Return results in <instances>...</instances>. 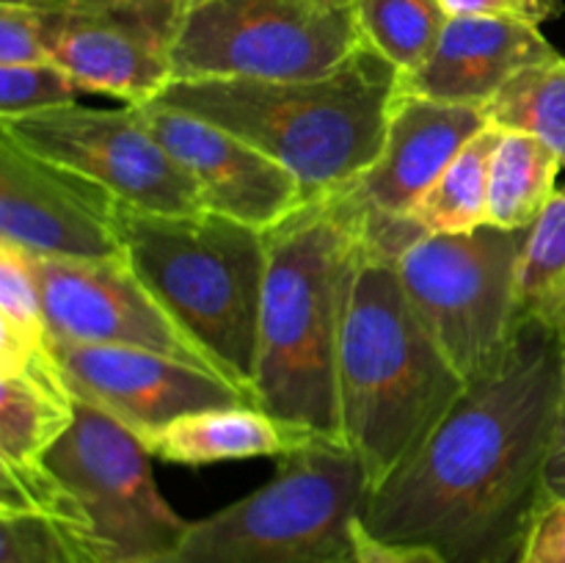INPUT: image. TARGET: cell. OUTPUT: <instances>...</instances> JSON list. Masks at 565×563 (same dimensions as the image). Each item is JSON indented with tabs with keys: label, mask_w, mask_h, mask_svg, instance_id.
Segmentation results:
<instances>
[{
	"label": "cell",
	"mask_w": 565,
	"mask_h": 563,
	"mask_svg": "<svg viewBox=\"0 0 565 563\" xmlns=\"http://www.w3.org/2000/svg\"><path fill=\"white\" fill-rule=\"evenodd\" d=\"M561 386L557 329L522 318L497 370L467 384L423 447L367 491L364 528L384 541L430 546L447 563H519L550 497Z\"/></svg>",
	"instance_id": "6da1fadb"
},
{
	"label": "cell",
	"mask_w": 565,
	"mask_h": 563,
	"mask_svg": "<svg viewBox=\"0 0 565 563\" xmlns=\"http://www.w3.org/2000/svg\"><path fill=\"white\" fill-rule=\"evenodd\" d=\"M254 406L342 445L340 342L364 254L337 193L309 199L265 232Z\"/></svg>",
	"instance_id": "7a4b0ae2"
},
{
	"label": "cell",
	"mask_w": 565,
	"mask_h": 563,
	"mask_svg": "<svg viewBox=\"0 0 565 563\" xmlns=\"http://www.w3.org/2000/svg\"><path fill=\"white\" fill-rule=\"evenodd\" d=\"M401 72L364 44L303 81H171L160 103L235 132L301 180L309 199L351 185L379 158Z\"/></svg>",
	"instance_id": "3957f363"
},
{
	"label": "cell",
	"mask_w": 565,
	"mask_h": 563,
	"mask_svg": "<svg viewBox=\"0 0 565 563\" xmlns=\"http://www.w3.org/2000/svg\"><path fill=\"white\" fill-rule=\"evenodd\" d=\"M463 390L395 263L364 246L340 342V419L370 489L423 447Z\"/></svg>",
	"instance_id": "277c9868"
},
{
	"label": "cell",
	"mask_w": 565,
	"mask_h": 563,
	"mask_svg": "<svg viewBox=\"0 0 565 563\" xmlns=\"http://www.w3.org/2000/svg\"><path fill=\"white\" fill-rule=\"evenodd\" d=\"M119 235L149 290L254 403L265 232L213 210L147 213L121 202Z\"/></svg>",
	"instance_id": "5b68a950"
},
{
	"label": "cell",
	"mask_w": 565,
	"mask_h": 563,
	"mask_svg": "<svg viewBox=\"0 0 565 563\" xmlns=\"http://www.w3.org/2000/svg\"><path fill=\"white\" fill-rule=\"evenodd\" d=\"M370 484L345 445L315 439L276 458L274 478L188 524L149 563H353V524Z\"/></svg>",
	"instance_id": "8992f818"
},
{
	"label": "cell",
	"mask_w": 565,
	"mask_h": 563,
	"mask_svg": "<svg viewBox=\"0 0 565 563\" xmlns=\"http://www.w3.org/2000/svg\"><path fill=\"white\" fill-rule=\"evenodd\" d=\"M364 47L351 9L318 0H185L171 81H303Z\"/></svg>",
	"instance_id": "52a82bcc"
},
{
	"label": "cell",
	"mask_w": 565,
	"mask_h": 563,
	"mask_svg": "<svg viewBox=\"0 0 565 563\" xmlns=\"http://www.w3.org/2000/svg\"><path fill=\"white\" fill-rule=\"evenodd\" d=\"M527 230L483 224L425 235L395 259L406 296L467 384L505 359L516 334V268Z\"/></svg>",
	"instance_id": "ba28073f"
},
{
	"label": "cell",
	"mask_w": 565,
	"mask_h": 563,
	"mask_svg": "<svg viewBox=\"0 0 565 563\" xmlns=\"http://www.w3.org/2000/svg\"><path fill=\"white\" fill-rule=\"evenodd\" d=\"M44 461L86 519L99 563H149L180 544L191 519L160 495L152 453L110 414L77 401L75 425Z\"/></svg>",
	"instance_id": "9c48e42d"
},
{
	"label": "cell",
	"mask_w": 565,
	"mask_h": 563,
	"mask_svg": "<svg viewBox=\"0 0 565 563\" xmlns=\"http://www.w3.org/2000/svg\"><path fill=\"white\" fill-rule=\"evenodd\" d=\"M0 132L28 152L88 177L119 202L147 213L204 210L193 177L143 125L136 105L64 108L0 119Z\"/></svg>",
	"instance_id": "30bf717a"
},
{
	"label": "cell",
	"mask_w": 565,
	"mask_h": 563,
	"mask_svg": "<svg viewBox=\"0 0 565 563\" xmlns=\"http://www.w3.org/2000/svg\"><path fill=\"white\" fill-rule=\"evenodd\" d=\"M33 6L50 61L81 92L152 103L171 83V42L185 0H22Z\"/></svg>",
	"instance_id": "8fae6325"
},
{
	"label": "cell",
	"mask_w": 565,
	"mask_h": 563,
	"mask_svg": "<svg viewBox=\"0 0 565 563\" xmlns=\"http://www.w3.org/2000/svg\"><path fill=\"white\" fill-rule=\"evenodd\" d=\"M33 263L53 342L141 348L224 375L127 257L55 259L33 254Z\"/></svg>",
	"instance_id": "7c38bea8"
},
{
	"label": "cell",
	"mask_w": 565,
	"mask_h": 563,
	"mask_svg": "<svg viewBox=\"0 0 565 563\" xmlns=\"http://www.w3.org/2000/svg\"><path fill=\"white\" fill-rule=\"evenodd\" d=\"M121 202L88 177L0 132V241L36 257H125Z\"/></svg>",
	"instance_id": "4fadbf2b"
},
{
	"label": "cell",
	"mask_w": 565,
	"mask_h": 563,
	"mask_svg": "<svg viewBox=\"0 0 565 563\" xmlns=\"http://www.w3.org/2000/svg\"><path fill=\"white\" fill-rule=\"evenodd\" d=\"M53 351L77 401L119 419L138 439L182 414L252 403L224 375L166 353L81 342H53Z\"/></svg>",
	"instance_id": "5bb4252c"
},
{
	"label": "cell",
	"mask_w": 565,
	"mask_h": 563,
	"mask_svg": "<svg viewBox=\"0 0 565 563\" xmlns=\"http://www.w3.org/2000/svg\"><path fill=\"white\" fill-rule=\"evenodd\" d=\"M136 108L166 152L193 177L204 210L268 232L309 202L292 171L235 132L160 99Z\"/></svg>",
	"instance_id": "9a60e30c"
},
{
	"label": "cell",
	"mask_w": 565,
	"mask_h": 563,
	"mask_svg": "<svg viewBox=\"0 0 565 563\" xmlns=\"http://www.w3.org/2000/svg\"><path fill=\"white\" fill-rule=\"evenodd\" d=\"M486 127L489 119L480 108L414 97L397 88L379 158L334 193L353 215L408 219L452 158Z\"/></svg>",
	"instance_id": "2e32d148"
},
{
	"label": "cell",
	"mask_w": 565,
	"mask_h": 563,
	"mask_svg": "<svg viewBox=\"0 0 565 563\" xmlns=\"http://www.w3.org/2000/svg\"><path fill=\"white\" fill-rule=\"evenodd\" d=\"M557 55L539 25L452 14L434 55L417 72L401 75V92L483 110L516 72Z\"/></svg>",
	"instance_id": "e0dca14e"
},
{
	"label": "cell",
	"mask_w": 565,
	"mask_h": 563,
	"mask_svg": "<svg viewBox=\"0 0 565 563\" xmlns=\"http://www.w3.org/2000/svg\"><path fill=\"white\" fill-rule=\"evenodd\" d=\"M323 439L301 425L285 423L254 403L210 406L182 414L154 434L143 436V447L166 464L177 467H207L246 458H281Z\"/></svg>",
	"instance_id": "ac0fdd59"
},
{
	"label": "cell",
	"mask_w": 565,
	"mask_h": 563,
	"mask_svg": "<svg viewBox=\"0 0 565 563\" xmlns=\"http://www.w3.org/2000/svg\"><path fill=\"white\" fill-rule=\"evenodd\" d=\"M77 397L58 357L0 373V461H44L75 425Z\"/></svg>",
	"instance_id": "d6986e66"
},
{
	"label": "cell",
	"mask_w": 565,
	"mask_h": 563,
	"mask_svg": "<svg viewBox=\"0 0 565 563\" xmlns=\"http://www.w3.org/2000/svg\"><path fill=\"white\" fill-rule=\"evenodd\" d=\"M561 155L527 132H502L491 158L489 224L530 230L555 196Z\"/></svg>",
	"instance_id": "ffe728a7"
},
{
	"label": "cell",
	"mask_w": 565,
	"mask_h": 563,
	"mask_svg": "<svg viewBox=\"0 0 565 563\" xmlns=\"http://www.w3.org/2000/svg\"><path fill=\"white\" fill-rule=\"evenodd\" d=\"M502 130L486 127L452 158L408 219L423 235H461L489 224L491 158Z\"/></svg>",
	"instance_id": "44dd1931"
},
{
	"label": "cell",
	"mask_w": 565,
	"mask_h": 563,
	"mask_svg": "<svg viewBox=\"0 0 565 563\" xmlns=\"http://www.w3.org/2000/svg\"><path fill=\"white\" fill-rule=\"evenodd\" d=\"M351 11L362 42L401 75H412L434 55L452 17L441 0H353Z\"/></svg>",
	"instance_id": "7402d4cb"
},
{
	"label": "cell",
	"mask_w": 565,
	"mask_h": 563,
	"mask_svg": "<svg viewBox=\"0 0 565 563\" xmlns=\"http://www.w3.org/2000/svg\"><path fill=\"white\" fill-rule=\"evenodd\" d=\"M491 127L527 132L561 155L565 166V59L544 61L516 72L483 108Z\"/></svg>",
	"instance_id": "603a6c76"
},
{
	"label": "cell",
	"mask_w": 565,
	"mask_h": 563,
	"mask_svg": "<svg viewBox=\"0 0 565 563\" xmlns=\"http://www.w3.org/2000/svg\"><path fill=\"white\" fill-rule=\"evenodd\" d=\"M565 298V185L524 237L516 268V312L522 318L555 320Z\"/></svg>",
	"instance_id": "cb8c5ba5"
},
{
	"label": "cell",
	"mask_w": 565,
	"mask_h": 563,
	"mask_svg": "<svg viewBox=\"0 0 565 563\" xmlns=\"http://www.w3.org/2000/svg\"><path fill=\"white\" fill-rule=\"evenodd\" d=\"M53 351L33 254L0 241V353Z\"/></svg>",
	"instance_id": "d4e9b609"
},
{
	"label": "cell",
	"mask_w": 565,
	"mask_h": 563,
	"mask_svg": "<svg viewBox=\"0 0 565 563\" xmlns=\"http://www.w3.org/2000/svg\"><path fill=\"white\" fill-rule=\"evenodd\" d=\"M0 563H99L75 530L44 517H0Z\"/></svg>",
	"instance_id": "484cf974"
},
{
	"label": "cell",
	"mask_w": 565,
	"mask_h": 563,
	"mask_svg": "<svg viewBox=\"0 0 565 563\" xmlns=\"http://www.w3.org/2000/svg\"><path fill=\"white\" fill-rule=\"evenodd\" d=\"M77 86L70 72L53 61L0 66V119L42 114L77 103Z\"/></svg>",
	"instance_id": "4316f807"
},
{
	"label": "cell",
	"mask_w": 565,
	"mask_h": 563,
	"mask_svg": "<svg viewBox=\"0 0 565 563\" xmlns=\"http://www.w3.org/2000/svg\"><path fill=\"white\" fill-rule=\"evenodd\" d=\"M42 61H50V53L36 9L22 0H0V66Z\"/></svg>",
	"instance_id": "83f0119b"
},
{
	"label": "cell",
	"mask_w": 565,
	"mask_h": 563,
	"mask_svg": "<svg viewBox=\"0 0 565 563\" xmlns=\"http://www.w3.org/2000/svg\"><path fill=\"white\" fill-rule=\"evenodd\" d=\"M519 563H565V497H546L530 524Z\"/></svg>",
	"instance_id": "f1b7e54d"
},
{
	"label": "cell",
	"mask_w": 565,
	"mask_h": 563,
	"mask_svg": "<svg viewBox=\"0 0 565 563\" xmlns=\"http://www.w3.org/2000/svg\"><path fill=\"white\" fill-rule=\"evenodd\" d=\"M450 14L472 17H500V20L527 22V25H544L557 20L565 11L563 0H441Z\"/></svg>",
	"instance_id": "f546056e"
},
{
	"label": "cell",
	"mask_w": 565,
	"mask_h": 563,
	"mask_svg": "<svg viewBox=\"0 0 565 563\" xmlns=\"http://www.w3.org/2000/svg\"><path fill=\"white\" fill-rule=\"evenodd\" d=\"M353 563H447L436 550L423 544H397L370 533L356 519L353 524Z\"/></svg>",
	"instance_id": "4dcf8cb0"
},
{
	"label": "cell",
	"mask_w": 565,
	"mask_h": 563,
	"mask_svg": "<svg viewBox=\"0 0 565 563\" xmlns=\"http://www.w3.org/2000/svg\"><path fill=\"white\" fill-rule=\"evenodd\" d=\"M552 326L561 337V359H563V386H561V417H557L555 439H552L550 464H546V491L550 497H565V298L557 309Z\"/></svg>",
	"instance_id": "1f68e13d"
},
{
	"label": "cell",
	"mask_w": 565,
	"mask_h": 563,
	"mask_svg": "<svg viewBox=\"0 0 565 563\" xmlns=\"http://www.w3.org/2000/svg\"><path fill=\"white\" fill-rule=\"evenodd\" d=\"M318 3L329 6V9H353V0H318Z\"/></svg>",
	"instance_id": "d6a6232c"
}]
</instances>
